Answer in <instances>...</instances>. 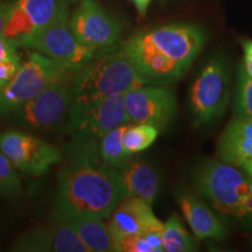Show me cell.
I'll list each match as a JSON object with an SVG mask.
<instances>
[{
  "mask_svg": "<svg viewBox=\"0 0 252 252\" xmlns=\"http://www.w3.org/2000/svg\"><path fill=\"white\" fill-rule=\"evenodd\" d=\"M99 141L74 140L60 171L53 222L72 217L108 219L123 200L119 169L104 163Z\"/></svg>",
  "mask_w": 252,
  "mask_h": 252,
  "instance_id": "obj_1",
  "label": "cell"
},
{
  "mask_svg": "<svg viewBox=\"0 0 252 252\" xmlns=\"http://www.w3.org/2000/svg\"><path fill=\"white\" fill-rule=\"evenodd\" d=\"M204 41L203 31L197 26L172 24L138 32L119 50L144 77L165 84L188 70Z\"/></svg>",
  "mask_w": 252,
  "mask_h": 252,
  "instance_id": "obj_2",
  "label": "cell"
},
{
  "mask_svg": "<svg viewBox=\"0 0 252 252\" xmlns=\"http://www.w3.org/2000/svg\"><path fill=\"white\" fill-rule=\"evenodd\" d=\"M195 185L223 216L252 224V179L243 171L212 160L197 169Z\"/></svg>",
  "mask_w": 252,
  "mask_h": 252,
  "instance_id": "obj_3",
  "label": "cell"
},
{
  "mask_svg": "<svg viewBox=\"0 0 252 252\" xmlns=\"http://www.w3.org/2000/svg\"><path fill=\"white\" fill-rule=\"evenodd\" d=\"M154 83L135 70L130 61L117 53H103L78 70L71 72L72 100L98 99Z\"/></svg>",
  "mask_w": 252,
  "mask_h": 252,
  "instance_id": "obj_4",
  "label": "cell"
},
{
  "mask_svg": "<svg viewBox=\"0 0 252 252\" xmlns=\"http://www.w3.org/2000/svg\"><path fill=\"white\" fill-rule=\"evenodd\" d=\"M17 42L33 52L54 60L65 70L74 72L103 53L82 45L72 33L68 17V4L64 2L54 20L42 30L21 37Z\"/></svg>",
  "mask_w": 252,
  "mask_h": 252,
  "instance_id": "obj_5",
  "label": "cell"
},
{
  "mask_svg": "<svg viewBox=\"0 0 252 252\" xmlns=\"http://www.w3.org/2000/svg\"><path fill=\"white\" fill-rule=\"evenodd\" d=\"M131 124L125 110L124 94L98 99L72 100L67 128L74 140L99 141L118 126Z\"/></svg>",
  "mask_w": 252,
  "mask_h": 252,
  "instance_id": "obj_6",
  "label": "cell"
},
{
  "mask_svg": "<svg viewBox=\"0 0 252 252\" xmlns=\"http://www.w3.org/2000/svg\"><path fill=\"white\" fill-rule=\"evenodd\" d=\"M70 75L71 72L54 60L32 52L12 81L0 90V117L7 116L28 100L35 98L52 83Z\"/></svg>",
  "mask_w": 252,
  "mask_h": 252,
  "instance_id": "obj_7",
  "label": "cell"
},
{
  "mask_svg": "<svg viewBox=\"0 0 252 252\" xmlns=\"http://www.w3.org/2000/svg\"><path fill=\"white\" fill-rule=\"evenodd\" d=\"M72 103L70 76L54 82L35 98L8 113L20 130L50 132L64 124Z\"/></svg>",
  "mask_w": 252,
  "mask_h": 252,
  "instance_id": "obj_8",
  "label": "cell"
},
{
  "mask_svg": "<svg viewBox=\"0 0 252 252\" xmlns=\"http://www.w3.org/2000/svg\"><path fill=\"white\" fill-rule=\"evenodd\" d=\"M0 151L19 171L42 175L62 159L58 147L24 130H6L0 133Z\"/></svg>",
  "mask_w": 252,
  "mask_h": 252,
  "instance_id": "obj_9",
  "label": "cell"
},
{
  "mask_svg": "<svg viewBox=\"0 0 252 252\" xmlns=\"http://www.w3.org/2000/svg\"><path fill=\"white\" fill-rule=\"evenodd\" d=\"M230 78L225 63L214 59L201 70L190 89V106L197 124L220 117L229 100Z\"/></svg>",
  "mask_w": 252,
  "mask_h": 252,
  "instance_id": "obj_10",
  "label": "cell"
},
{
  "mask_svg": "<svg viewBox=\"0 0 252 252\" xmlns=\"http://www.w3.org/2000/svg\"><path fill=\"white\" fill-rule=\"evenodd\" d=\"M69 25L82 45L100 53L110 52L121 39V24L94 0H83Z\"/></svg>",
  "mask_w": 252,
  "mask_h": 252,
  "instance_id": "obj_11",
  "label": "cell"
},
{
  "mask_svg": "<svg viewBox=\"0 0 252 252\" xmlns=\"http://www.w3.org/2000/svg\"><path fill=\"white\" fill-rule=\"evenodd\" d=\"M125 110L131 123H143L166 127L174 117L176 99L169 88L159 83H149L124 94Z\"/></svg>",
  "mask_w": 252,
  "mask_h": 252,
  "instance_id": "obj_12",
  "label": "cell"
},
{
  "mask_svg": "<svg viewBox=\"0 0 252 252\" xmlns=\"http://www.w3.org/2000/svg\"><path fill=\"white\" fill-rule=\"evenodd\" d=\"M159 224L161 222L153 214L152 204L139 197H125L119 201L106 222L115 251L123 241Z\"/></svg>",
  "mask_w": 252,
  "mask_h": 252,
  "instance_id": "obj_13",
  "label": "cell"
},
{
  "mask_svg": "<svg viewBox=\"0 0 252 252\" xmlns=\"http://www.w3.org/2000/svg\"><path fill=\"white\" fill-rule=\"evenodd\" d=\"M11 250L19 252H90L74 230L58 222L24 232L15 239Z\"/></svg>",
  "mask_w": 252,
  "mask_h": 252,
  "instance_id": "obj_14",
  "label": "cell"
},
{
  "mask_svg": "<svg viewBox=\"0 0 252 252\" xmlns=\"http://www.w3.org/2000/svg\"><path fill=\"white\" fill-rule=\"evenodd\" d=\"M220 160L234 165L252 179V119L235 117L217 144Z\"/></svg>",
  "mask_w": 252,
  "mask_h": 252,
  "instance_id": "obj_15",
  "label": "cell"
},
{
  "mask_svg": "<svg viewBox=\"0 0 252 252\" xmlns=\"http://www.w3.org/2000/svg\"><path fill=\"white\" fill-rule=\"evenodd\" d=\"M122 195L125 197H139L153 204L159 194L160 180L158 172L144 160H130L119 168Z\"/></svg>",
  "mask_w": 252,
  "mask_h": 252,
  "instance_id": "obj_16",
  "label": "cell"
},
{
  "mask_svg": "<svg viewBox=\"0 0 252 252\" xmlns=\"http://www.w3.org/2000/svg\"><path fill=\"white\" fill-rule=\"evenodd\" d=\"M179 203L186 220L198 241L223 239L225 237L224 225L202 201L185 193L179 197Z\"/></svg>",
  "mask_w": 252,
  "mask_h": 252,
  "instance_id": "obj_17",
  "label": "cell"
},
{
  "mask_svg": "<svg viewBox=\"0 0 252 252\" xmlns=\"http://www.w3.org/2000/svg\"><path fill=\"white\" fill-rule=\"evenodd\" d=\"M74 230L80 239L87 245L90 252L115 251L113 241L103 219L97 217H72L60 220Z\"/></svg>",
  "mask_w": 252,
  "mask_h": 252,
  "instance_id": "obj_18",
  "label": "cell"
},
{
  "mask_svg": "<svg viewBox=\"0 0 252 252\" xmlns=\"http://www.w3.org/2000/svg\"><path fill=\"white\" fill-rule=\"evenodd\" d=\"M126 125L118 126L108 132L98 143L99 156L104 163L117 169L122 168L132 159V154L128 153L123 145V135Z\"/></svg>",
  "mask_w": 252,
  "mask_h": 252,
  "instance_id": "obj_19",
  "label": "cell"
},
{
  "mask_svg": "<svg viewBox=\"0 0 252 252\" xmlns=\"http://www.w3.org/2000/svg\"><path fill=\"white\" fill-rule=\"evenodd\" d=\"M161 239L167 252H187L196 250L194 238L188 234L178 215H172L162 223Z\"/></svg>",
  "mask_w": 252,
  "mask_h": 252,
  "instance_id": "obj_20",
  "label": "cell"
},
{
  "mask_svg": "<svg viewBox=\"0 0 252 252\" xmlns=\"http://www.w3.org/2000/svg\"><path fill=\"white\" fill-rule=\"evenodd\" d=\"M64 2V0H17L14 4L26 12L35 33L54 20Z\"/></svg>",
  "mask_w": 252,
  "mask_h": 252,
  "instance_id": "obj_21",
  "label": "cell"
},
{
  "mask_svg": "<svg viewBox=\"0 0 252 252\" xmlns=\"http://www.w3.org/2000/svg\"><path fill=\"white\" fill-rule=\"evenodd\" d=\"M158 135H159V128L157 126L143 124V123H132L126 125L123 135V145L130 154L139 153L149 149L156 141Z\"/></svg>",
  "mask_w": 252,
  "mask_h": 252,
  "instance_id": "obj_22",
  "label": "cell"
},
{
  "mask_svg": "<svg viewBox=\"0 0 252 252\" xmlns=\"http://www.w3.org/2000/svg\"><path fill=\"white\" fill-rule=\"evenodd\" d=\"M162 223L153 226L143 234L135 235L119 244L118 250L121 252H163L161 239Z\"/></svg>",
  "mask_w": 252,
  "mask_h": 252,
  "instance_id": "obj_23",
  "label": "cell"
},
{
  "mask_svg": "<svg viewBox=\"0 0 252 252\" xmlns=\"http://www.w3.org/2000/svg\"><path fill=\"white\" fill-rule=\"evenodd\" d=\"M21 194V182L11 160L0 151V195L15 198Z\"/></svg>",
  "mask_w": 252,
  "mask_h": 252,
  "instance_id": "obj_24",
  "label": "cell"
},
{
  "mask_svg": "<svg viewBox=\"0 0 252 252\" xmlns=\"http://www.w3.org/2000/svg\"><path fill=\"white\" fill-rule=\"evenodd\" d=\"M34 32V25L26 12L18 5H12L11 13L6 21L2 34L12 40H20L21 37L30 35Z\"/></svg>",
  "mask_w": 252,
  "mask_h": 252,
  "instance_id": "obj_25",
  "label": "cell"
},
{
  "mask_svg": "<svg viewBox=\"0 0 252 252\" xmlns=\"http://www.w3.org/2000/svg\"><path fill=\"white\" fill-rule=\"evenodd\" d=\"M236 117L252 119V78L244 69H239L237 94H236Z\"/></svg>",
  "mask_w": 252,
  "mask_h": 252,
  "instance_id": "obj_26",
  "label": "cell"
},
{
  "mask_svg": "<svg viewBox=\"0 0 252 252\" xmlns=\"http://www.w3.org/2000/svg\"><path fill=\"white\" fill-rule=\"evenodd\" d=\"M21 64L23 62L18 54V48H14L6 56L4 61L0 63V90L12 81V78L20 69Z\"/></svg>",
  "mask_w": 252,
  "mask_h": 252,
  "instance_id": "obj_27",
  "label": "cell"
},
{
  "mask_svg": "<svg viewBox=\"0 0 252 252\" xmlns=\"http://www.w3.org/2000/svg\"><path fill=\"white\" fill-rule=\"evenodd\" d=\"M19 43L15 40L8 39L4 34H0V63L4 61L6 56L14 48H18Z\"/></svg>",
  "mask_w": 252,
  "mask_h": 252,
  "instance_id": "obj_28",
  "label": "cell"
},
{
  "mask_svg": "<svg viewBox=\"0 0 252 252\" xmlns=\"http://www.w3.org/2000/svg\"><path fill=\"white\" fill-rule=\"evenodd\" d=\"M242 46L244 48V71L249 77L252 78V41H242Z\"/></svg>",
  "mask_w": 252,
  "mask_h": 252,
  "instance_id": "obj_29",
  "label": "cell"
},
{
  "mask_svg": "<svg viewBox=\"0 0 252 252\" xmlns=\"http://www.w3.org/2000/svg\"><path fill=\"white\" fill-rule=\"evenodd\" d=\"M12 5L13 4H11V2L0 1V34H2V32H4L6 21H7L9 13H11Z\"/></svg>",
  "mask_w": 252,
  "mask_h": 252,
  "instance_id": "obj_30",
  "label": "cell"
},
{
  "mask_svg": "<svg viewBox=\"0 0 252 252\" xmlns=\"http://www.w3.org/2000/svg\"><path fill=\"white\" fill-rule=\"evenodd\" d=\"M133 1V4L135 5V8H137L138 13H139V15H145V13H146L147 11V7H149L151 0H132Z\"/></svg>",
  "mask_w": 252,
  "mask_h": 252,
  "instance_id": "obj_31",
  "label": "cell"
},
{
  "mask_svg": "<svg viewBox=\"0 0 252 252\" xmlns=\"http://www.w3.org/2000/svg\"><path fill=\"white\" fill-rule=\"evenodd\" d=\"M65 2H67V4H69V2H71V1H75V0H64Z\"/></svg>",
  "mask_w": 252,
  "mask_h": 252,
  "instance_id": "obj_32",
  "label": "cell"
}]
</instances>
